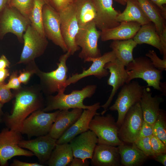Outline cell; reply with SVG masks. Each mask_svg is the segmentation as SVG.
<instances>
[{"mask_svg": "<svg viewBox=\"0 0 166 166\" xmlns=\"http://www.w3.org/2000/svg\"></svg>", "mask_w": 166, "mask_h": 166, "instance_id": "9f6ffc18", "label": "cell"}, {"mask_svg": "<svg viewBox=\"0 0 166 166\" xmlns=\"http://www.w3.org/2000/svg\"><path fill=\"white\" fill-rule=\"evenodd\" d=\"M59 111L47 113L39 109L33 112L24 121L20 132L29 139L48 134Z\"/></svg>", "mask_w": 166, "mask_h": 166, "instance_id": "9c48e42d", "label": "cell"}, {"mask_svg": "<svg viewBox=\"0 0 166 166\" xmlns=\"http://www.w3.org/2000/svg\"><path fill=\"white\" fill-rule=\"evenodd\" d=\"M126 5L124 11L117 17L118 22H135L141 26L151 22L135 0H127Z\"/></svg>", "mask_w": 166, "mask_h": 166, "instance_id": "484cf974", "label": "cell"}, {"mask_svg": "<svg viewBox=\"0 0 166 166\" xmlns=\"http://www.w3.org/2000/svg\"><path fill=\"white\" fill-rule=\"evenodd\" d=\"M24 46L18 64L28 63L42 55L48 44L46 38L42 36L31 25L23 34Z\"/></svg>", "mask_w": 166, "mask_h": 166, "instance_id": "30bf717a", "label": "cell"}, {"mask_svg": "<svg viewBox=\"0 0 166 166\" xmlns=\"http://www.w3.org/2000/svg\"><path fill=\"white\" fill-rule=\"evenodd\" d=\"M137 45L133 39L115 40L111 42L110 47L114 52L117 59L126 66L133 60V51Z\"/></svg>", "mask_w": 166, "mask_h": 166, "instance_id": "4316f807", "label": "cell"}, {"mask_svg": "<svg viewBox=\"0 0 166 166\" xmlns=\"http://www.w3.org/2000/svg\"><path fill=\"white\" fill-rule=\"evenodd\" d=\"M101 31L97 30L95 22L79 28L76 35L75 42L81 48L78 57L84 61L89 58H96L101 56L98 46V42L100 37Z\"/></svg>", "mask_w": 166, "mask_h": 166, "instance_id": "ba28073f", "label": "cell"}, {"mask_svg": "<svg viewBox=\"0 0 166 166\" xmlns=\"http://www.w3.org/2000/svg\"><path fill=\"white\" fill-rule=\"evenodd\" d=\"M152 94L150 88L144 87L139 103L144 121L153 125L162 110L160 105L164 100L161 96L152 97Z\"/></svg>", "mask_w": 166, "mask_h": 166, "instance_id": "44dd1931", "label": "cell"}, {"mask_svg": "<svg viewBox=\"0 0 166 166\" xmlns=\"http://www.w3.org/2000/svg\"><path fill=\"white\" fill-rule=\"evenodd\" d=\"M73 158L69 144H56L46 164L49 166H66Z\"/></svg>", "mask_w": 166, "mask_h": 166, "instance_id": "4dcf8cb0", "label": "cell"}, {"mask_svg": "<svg viewBox=\"0 0 166 166\" xmlns=\"http://www.w3.org/2000/svg\"><path fill=\"white\" fill-rule=\"evenodd\" d=\"M10 0H8V4H9L10 1Z\"/></svg>", "mask_w": 166, "mask_h": 166, "instance_id": "11a10c76", "label": "cell"}, {"mask_svg": "<svg viewBox=\"0 0 166 166\" xmlns=\"http://www.w3.org/2000/svg\"><path fill=\"white\" fill-rule=\"evenodd\" d=\"M116 59V56L112 50L105 53L98 57L87 59L84 62H92L90 66L87 69H83L81 73L73 74L69 77L67 79L66 86L70 84H74L81 79L90 76H94L99 79L107 76L109 72L107 69L105 68V64Z\"/></svg>", "mask_w": 166, "mask_h": 166, "instance_id": "9a60e30c", "label": "cell"}, {"mask_svg": "<svg viewBox=\"0 0 166 166\" xmlns=\"http://www.w3.org/2000/svg\"><path fill=\"white\" fill-rule=\"evenodd\" d=\"M89 162L86 159L84 160L80 158L73 157L69 166H89Z\"/></svg>", "mask_w": 166, "mask_h": 166, "instance_id": "ee69618b", "label": "cell"}, {"mask_svg": "<svg viewBox=\"0 0 166 166\" xmlns=\"http://www.w3.org/2000/svg\"><path fill=\"white\" fill-rule=\"evenodd\" d=\"M160 44L163 55L164 59H166V26L164 27L162 33L159 35Z\"/></svg>", "mask_w": 166, "mask_h": 166, "instance_id": "b9f144b4", "label": "cell"}, {"mask_svg": "<svg viewBox=\"0 0 166 166\" xmlns=\"http://www.w3.org/2000/svg\"><path fill=\"white\" fill-rule=\"evenodd\" d=\"M149 20L155 25L159 35L166 26L165 19L159 8L149 0H135Z\"/></svg>", "mask_w": 166, "mask_h": 166, "instance_id": "f546056e", "label": "cell"}, {"mask_svg": "<svg viewBox=\"0 0 166 166\" xmlns=\"http://www.w3.org/2000/svg\"><path fill=\"white\" fill-rule=\"evenodd\" d=\"M96 11L95 23L101 31L115 27L120 24L117 20L119 11L113 7V0H92Z\"/></svg>", "mask_w": 166, "mask_h": 166, "instance_id": "e0dca14e", "label": "cell"}, {"mask_svg": "<svg viewBox=\"0 0 166 166\" xmlns=\"http://www.w3.org/2000/svg\"><path fill=\"white\" fill-rule=\"evenodd\" d=\"M3 105L2 103L0 102V116L1 117L4 115L2 109Z\"/></svg>", "mask_w": 166, "mask_h": 166, "instance_id": "f5cc1de1", "label": "cell"}, {"mask_svg": "<svg viewBox=\"0 0 166 166\" xmlns=\"http://www.w3.org/2000/svg\"><path fill=\"white\" fill-rule=\"evenodd\" d=\"M153 135V125L151 124L144 121L139 136L137 140L145 137L150 136Z\"/></svg>", "mask_w": 166, "mask_h": 166, "instance_id": "ab89813d", "label": "cell"}, {"mask_svg": "<svg viewBox=\"0 0 166 166\" xmlns=\"http://www.w3.org/2000/svg\"><path fill=\"white\" fill-rule=\"evenodd\" d=\"M2 121V117L0 116V123Z\"/></svg>", "mask_w": 166, "mask_h": 166, "instance_id": "db71d44e", "label": "cell"}, {"mask_svg": "<svg viewBox=\"0 0 166 166\" xmlns=\"http://www.w3.org/2000/svg\"><path fill=\"white\" fill-rule=\"evenodd\" d=\"M20 83L17 73L14 72L10 76L9 81L7 84H6V86L10 89H18L20 87Z\"/></svg>", "mask_w": 166, "mask_h": 166, "instance_id": "60d3db41", "label": "cell"}, {"mask_svg": "<svg viewBox=\"0 0 166 166\" xmlns=\"http://www.w3.org/2000/svg\"><path fill=\"white\" fill-rule=\"evenodd\" d=\"M83 111L80 108L60 110L56 117L48 135L57 140L79 118Z\"/></svg>", "mask_w": 166, "mask_h": 166, "instance_id": "603a6c76", "label": "cell"}, {"mask_svg": "<svg viewBox=\"0 0 166 166\" xmlns=\"http://www.w3.org/2000/svg\"><path fill=\"white\" fill-rule=\"evenodd\" d=\"M8 0H0V14L8 5Z\"/></svg>", "mask_w": 166, "mask_h": 166, "instance_id": "f907efd6", "label": "cell"}, {"mask_svg": "<svg viewBox=\"0 0 166 166\" xmlns=\"http://www.w3.org/2000/svg\"><path fill=\"white\" fill-rule=\"evenodd\" d=\"M32 72L26 71L22 72H21L18 76L19 80L21 83H26L29 80Z\"/></svg>", "mask_w": 166, "mask_h": 166, "instance_id": "bcb514c9", "label": "cell"}, {"mask_svg": "<svg viewBox=\"0 0 166 166\" xmlns=\"http://www.w3.org/2000/svg\"><path fill=\"white\" fill-rule=\"evenodd\" d=\"M145 56L151 60L154 66L161 71L166 70V59H161L154 50H150Z\"/></svg>", "mask_w": 166, "mask_h": 166, "instance_id": "d590c367", "label": "cell"}, {"mask_svg": "<svg viewBox=\"0 0 166 166\" xmlns=\"http://www.w3.org/2000/svg\"><path fill=\"white\" fill-rule=\"evenodd\" d=\"M59 13L61 19V34L68 51L73 55L80 49L75 42V37L79 27L74 3Z\"/></svg>", "mask_w": 166, "mask_h": 166, "instance_id": "4fadbf2b", "label": "cell"}, {"mask_svg": "<svg viewBox=\"0 0 166 166\" xmlns=\"http://www.w3.org/2000/svg\"><path fill=\"white\" fill-rule=\"evenodd\" d=\"M128 77L126 83L135 78H141L145 81L147 86L152 87L165 94L166 92L160 82L162 71L155 67L147 57L140 56L129 62L126 66Z\"/></svg>", "mask_w": 166, "mask_h": 166, "instance_id": "3957f363", "label": "cell"}, {"mask_svg": "<svg viewBox=\"0 0 166 166\" xmlns=\"http://www.w3.org/2000/svg\"><path fill=\"white\" fill-rule=\"evenodd\" d=\"M144 87L135 81L125 83L122 86L114 103L109 108L111 111H117L116 122L119 127L129 109L140 102Z\"/></svg>", "mask_w": 166, "mask_h": 166, "instance_id": "5b68a950", "label": "cell"}, {"mask_svg": "<svg viewBox=\"0 0 166 166\" xmlns=\"http://www.w3.org/2000/svg\"><path fill=\"white\" fill-rule=\"evenodd\" d=\"M150 143L152 151L155 155L166 153V145L154 135L151 137Z\"/></svg>", "mask_w": 166, "mask_h": 166, "instance_id": "74e56055", "label": "cell"}, {"mask_svg": "<svg viewBox=\"0 0 166 166\" xmlns=\"http://www.w3.org/2000/svg\"><path fill=\"white\" fill-rule=\"evenodd\" d=\"M97 142L96 135L90 130L78 135L69 142L73 157L91 159Z\"/></svg>", "mask_w": 166, "mask_h": 166, "instance_id": "ffe728a7", "label": "cell"}, {"mask_svg": "<svg viewBox=\"0 0 166 166\" xmlns=\"http://www.w3.org/2000/svg\"><path fill=\"white\" fill-rule=\"evenodd\" d=\"M42 97L33 92L24 91L15 95L11 114H6L2 118L6 125L10 129L20 132L25 119L33 112L41 109L43 105Z\"/></svg>", "mask_w": 166, "mask_h": 166, "instance_id": "6da1fadb", "label": "cell"}, {"mask_svg": "<svg viewBox=\"0 0 166 166\" xmlns=\"http://www.w3.org/2000/svg\"><path fill=\"white\" fill-rule=\"evenodd\" d=\"M34 2V0H10L8 5L16 9L23 16L29 18Z\"/></svg>", "mask_w": 166, "mask_h": 166, "instance_id": "836d02e7", "label": "cell"}, {"mask_svg": "<svg viewBox=\"0 0 166 166\" xmlns=\"http://www.w3.org/2000/svg\"><path fill=\"white\" fill-rule=\"evenodd\" d=\"M10 64V62L6 57L2 55L0 57V69H6L9 66Z\"/></svg>", "mask_w": 166, "mask_h": 166, "instance_id": "c3c4849f", "label": "cell"}, {"mask_svg": "<svg viewBox=\"0 0 166 166\" xmlns=\"http://www.w3.org/2000/svg\"><path fill=\"white\" fill-rule=\"evenodd\" d=\"M123 144L118 146L121 164L124 166H139L142 164L148 156L136 145Z\"/></svg>", "mask_w": 166, "mask_h": 166, "instance_id": "d4e9b609", "label": "cell"}, {"mask_svg": "<svg viewBox=\"0 0 166 166\" xmlns=\"http://www.w3.org/2000/svg\"><path fill=\"white\" fill-rule=\"evenodd\" d=\"M125 67L124 64L117 59L107 63L105 66V68L108 70L110 74L107 83L113 88L106 102L101 105L104 109L101 113V115H103L107 110L118 89L126 83L128 74Z\"/></svg>", "mask_w": 166, "mask_h": 166, "instance_id": "ac0fdd59", "label": "cell"}, {"mask_svg": "<svg viewBox=\"0 0 166 166\" xmlns=\"http://www.w3.org/2000/svg\"><path fill=\"white\" fill-rule=\"evenodd\" d=\"M30 25V22L28 18L7 5L0 14V39H3L7 34L11 33L23 43V34Z\"/></svg>", "mask_w": 166, "mask_h": 166, "instance_id": "8992f818", "label": "cell"}, {"mask_svg": "<svg viewBox=\"0 0 166 166\" xmlns=\"http://www.w3.org/2000/svg\"><path fill=\"white\" fill-rule=\"evenodd\" d=\"M144 121L139 102L132 107L127 113L119 127L118 136L124 143L132 144L137 140Z\"/></svg>", "mask_w": 166, "mask_h": 166, "instance_id": "8fae6325", "label": "cell"}, {"mask_svg": "<svg viewBox=\"0 0 166 166\" xmlns=\"http://www.w3.org/2000/svg\"><path fill=\"white\" fill-rule=\"evenodd\" d=\"M151 137H145L137 139L134 143L137 147L148 157L153 158L155 155L152 148L150 143Z\"/></svg>", "mask_w": 166, "mask_h": 166, "instance_id": "e575fe53", "label": "cell"}, {"mask_svg": "<svg viewBox=\"0 0 166 166\" xmlns=\"http://www.w3.org/2000/svg\"><path fill=\"white\" fill-rule=\"evenodd\" d=\"M153 126V135L166 145V121L165 111L162 110Z\"/></svg>", "mask_w": 166, "mask_h": 166, "instance_id": "d6a6232c", "label": "cell"}, {"mask_svg": "<svg viewBox=\"0 0 166 166\" xmlns=\"http://www.w3.org/2000/svg\"><path fill=\"white\" fill-rule=\"evenodd\" d=\"M42 24L45 35L64 52L68 49L63 38L61 29L59 13L48 4H45L42 10Z\"/></svg>", "mask_w": 166, "mask_h": 166, "instance_id": "5bb4252c", "label": "cell"}, {"mask_svg": "<svg viewBox=\"0 0 166 166\" xmlns=\"http://www.w3.org/2000/svg\"><path fill=\"white\" fill-rule=\"evenodd\" d=\"M121 5L125 6L126 5L127 0H113Z\"/></svg>", "mask_w": 166, "mask_h": 166, "instance_id": "816d5d0a", "label": "cell"}, {"mask_svg": "<svg viewBox=\"0 0 166 166\" xmlns=\"http://www.w3.org/2000/svg\"><path fill=\"white\" fill-rule=\"evenodd\" d=\"M14 95L6 87L5 82L0 83V102L3 104L10 101Z\"/></svg>", "mask_w": 166, "mask_h": 166, "instance_id": "f35d334b", "label": "cell"}, {"mask_svg": "<svg viewBox=\"0 0 166 166\" xmlns=\"http://www.w3.org/2000/svg\"><path fill=\"white\" fill-rule=\"evenodd\" d=\"M77 0H45L48 4L59 12L68 6L74 4Z\"/></svg>", "mask_w": 166, "mask_h": 166, "instance_id": "8d00e7d4", "label": "cell"}, {"mask_svg": "<svg viewBox=\"0 0 166 166\" xmlns=\"http://www.w3.org/2000/svg\"><path fill=\"white\" fill-rule=\"evenodd\" d=\"M11 166H44V165L38 163H29L14 159L10 164Z\"/></svg>", "mask_w": 166, "mask_h": 166, "instance_id": "f6af8a7d", "label": "cell"}, {"mask_svg": "<svg viewBox=\"0 0 166 166\" xmlns=\"http://www.w3.org/2000/svg\"><path fill=\"white\" fill-rule=\"evenodd\" d=\"M160 10L164 18L166 19V0H149Z\"/></svg>", "mask_w": 166, "mask_h": 166, "instance_id": "7bdbcfd3", "label": "cell"}, {"mask_svg": "<svg viewBox=\"0 0 166 166\" xmlns=\"http://www.w3.org/2000/svg\"><path fill=\"white\" fill-rule=\"evenodd\" d=\"M119 127L111 114L101 116L95 115L90 121L89 129L97 136L98 144L118 146L124 144L119 139L118 133Z\"/></svg>", "mask_w": 166, "mask_h": 166, "instance_id": "277c9868", "label": "cell"}, {"mask_svg": "<svg viewBox=\"0 0 166 166\" xmlns=\"http://www.w3.org/2000/svg\"><path fill=\"white\" fill-rule=\"evenodd\" d=\"M101 107L100 103L94 104L91 109H83L77 120L57 140L56 144L68 143L76 136L89 130V123Z\"/></svg>", "mask_w": 166, "mask_h": 166, "instance_id": "d6986e66", "label": "cell"}, {"mask_svg": "<svg viewBox=\"0 0 166 166\" xmlns=\"http://www.w3.org/2000/svg\"><path fill=\"white\" fill-rule=\"evenodd\" d=\"M141 26L140 24L137 22H122L115 27L101 31L100 37L103 42L132 39Z\"/></svg>", "mask_w": 166, "mask_h": 166, "instance_id": "cb8c5ba5", "label": "cell"}, {"mask_svg": "<svg viewBox=\"0 0 166 166\" xmlns=\"http://www.w3.org/2000/svg\"><path fill=\"white\" fill-rule=\"evenodd\" d=\"M70 55V52L67 51L60 57L56 69L49 72H40L41 78L45 91L48 94L65 91L67 87L66 82L68 72L66 61Z\"/></svg>", "mask_w": 166, "mask_h": 166, "instance_id": "7c38bea8", "label": "cell"}, {"mask_svg": "<svg viewBox=\"0 0 166 166\" xmlns=\"http://www.w3.org/2000/svg\"><path fill=\"white\" fill-rule=\"evenodd\" d=\"M45 4V0H34L29 19L31 26L42 36L46 37L42 24V10Z\"/></svg>", "mask_w": 166, "mask_h": 166, "instance_id": "1f68e13d", "label": "cell"}, {"mask_svg": "<svg viewBox=\"0 0 166 166\" xmlns=\"http://www.w3.org/2000/svg\"><path fill=\"white\" fill-rule=\"evenodd\" d=\"M19 131L6 127L0 132V165L6 166L8 161L16 156L32 157L34 155L31 151L20 147L19 143L22 140Z\"/></svg>", "mask_w": 166, "mask_h": 166, "instance_id": "52a82bcc", "label": "cell"}, {"mask_svg": "<svg viewBox=\"0 0 166 166\" xmlns=\"http://www.w3.org/2000/svg\"><path fill=\"white\" fill-rule=\"evenodd\" d=\"M97 88L96 85H88L81 90H73L68 94H65L64 92H59L56 95L50 96L48 97L46 106L42 110L47 112L56 109H91L93 107L94 104L86 105L84 104L83 101L85 98L91 97L95 92Z\"/></svg>", "mask_w": 166, "mask_h": 166, "instance_id": "7a4b0ae2", "label": "cell"}, {"mask_svg": "<svg viewBox=\"0 0 166 166\" xmlns=\"http://www.w3.org/2000/svg\"><path fill=\"white\" fill-rule=\"evenodd\" d=\"M57 140L48 134L28 140H22L18 145L32 152L38 158L39 163L44 165L49 158L56 144Z\"/></svg>", "mask_w": 166, "mask_h": 166, "instance_id": "2e32d148", "label": "cell"}, {"mask_svg": "<svg viewBox=\"0 0 166 166\" xmlns=\"http://www.w3.org/2000/svg\"><path fill=\"white\" fill-rule=\"evenodd\" d=\"M74 4L79 28L95 22L96 11L92 0H77Z\"/></svg>", "mask_w": 166, "mask_h": 166, "instance_id": "f1b7e54d", "label": "cell"}, {"mask_svg": "<svg viewBox=\"0 0 166 166\" xmlns=\"http://www.w3.org/2000/svg\"><path fill=\"white\" fill-rule=\"evenodd\" d=\"M93 166H120L121 158L118 147L98 144L91 159Z\"/></svg>", "mask_w": 166, "mask_h": 166, "instance_id": "7402d4cb", "label": "cell"}, {"mask_svg": "<svg viewBox=\"0 0 166 166\" xmlns=\"http://www.w3.org/2000/svg\"><path fill=\"white\" fill-rule=\"evenodd\" d=\"M153 158L164 166H166V153L155 155Z\"/></svg>", "mask_w": 166, "mask_h": 166, "instance_id": "7dc6e473", "label": "cell"}, {"mask_svg": "<svg viewBox=\"0 0 166 166\" xmlns=\"http://www.w3.org/2000/svg\"><path fill=\"white\" fill-rule=\"evenodd\" d=\"M133 39L137 44L150 45L158 49L162 54L159 36L152 22L141 26Z\"/></svg>", "mask_w": 166, "mask_h": 166, "instance_id": "83f0119b", "label": "cell"}, {"mask_svg": "<svg viewBox=\"0 0 166 166\" xmlns=\"http://www.w3.org/2000/svg\"><path fill=\"white\" fill-rule=\"evenodd\" d=\"M9 74L7 69H0V83L4 82L5 80L9 75Z\"/></svg>", "mask_w": 166, "mask_h": 166, "instance_id": "681fc988", "label": "cell"}]
</instances>
